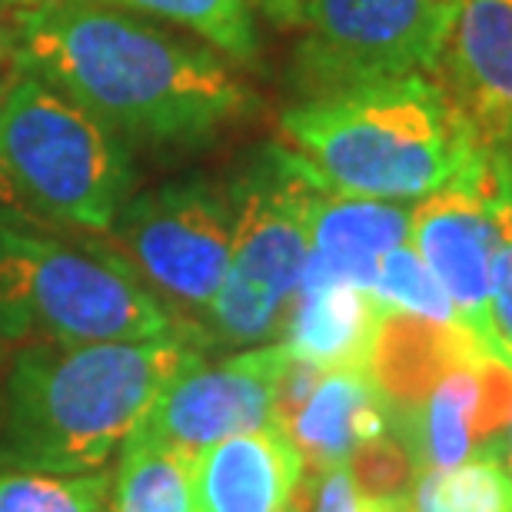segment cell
Wrapping results in <instances>:
<instances>
[{
	"label": "cell",
	"mask_w": 512,
	"mask_h": 512,
	"mask_svg": "<svg viewBox=\"0 0 512 512\" xmlns=\"http://www.w3.org/2000/svg\"><path fill=\"white\" fill-rule=\"evenodd\" d=\"M0 167L17 200L90 233H110L130 200L124 140L37 74L0 94Z\"/></svg>",
	"instance_id": "obj_5"
},
{
	"label": "cell",
	"mask_w": 512,
	"mask_h": 512,
	"mask_svg": "<svg viewBox=\"0 0 512 512\" xmlns=\"http://www.w3.org/2000/svg\"><path fill=\"white\" fill-rule=\"evenodd\" d=\"M193 340L24 343L7 373L0 463L44 473L104 469L180 373Z\"/></svg>",
	"instance_id": "obj_2"
},
{
	"label": "cell",
	"mask_w": 512,
	"mask_h": 512,
	"mask_svg": "<svg viewBox=\"0 0 512 512\" xmlns=\"http://www.w3.org/2000/svg\"><path fill=\"white\" fill-rule=\"evenodd\" d=\"M14 50L120 140L147 147H197L256 104L213 50L104 0H37L14 20Z\"/></svg>",
	"instance_id": "obj_1"
},
{
	"label": "cell",
	"mask_w": 512,
	"mask_h": 512,
	"mask_svg": "<svg viewBox=\"0 0 512 512\" xmlns=\"http://www.w3.org/2000/svg\"><path fill=\"white\" fill-rule=\"evenodd\" d=\"M303 183L306 177L293 150L266 147L233 187L230 263L200 320L207 346L250 350L280 340L310 260Z\"/></svg>",
	"instance_id": "obj_6"
},
{
	"label": "cell",
	"mask_w": 512,
	"mask_h": 512,
	"mask_svg": "<svg viewBox=\"0 0 512 512\" xmlns=\"http://www.w3.org/2000/svg\"><path fill=\"white\" fill-rule=\"evenodd\" d=\"M303 463L316 473L350 466V459L389 433L380 389L360 366L323 370L290 353L276 389V419Z\"/></svg>",
	"instance_id": "obj_11"
},
{
	"label": "cell",
	"mask_w": 512,
	"mask_h": 512,
	"mask_svg": "<svg viewBox=\"0 0 512 512\" xmlns=\"http://www.w3.org/2000/svg\"><path fill=\"white\" fill-rule=\"evenodd\" d=\"M107 237L173 313H190V323L200 333V320L230 263L233 200L227 193L210 183H170L147 190L124 203Z\"/></svg>",
	"instance_id": "obj_8"
},
{
	"label": "cell",
	"mask_w": 512,
	"mask_h": 512,
	"mask_svg": "<svg viewBox=\"0 0 512 512\" xmlns=\"http://www.w3.org/2000/svg\"><path fill=\"white\" fill-rule=\"evenodd\" d=\"M303 466L280 426L227 436L190 456L193 503L197 512H286Z\"/></svg>",
	"instance_id": "obj_13"
},
{
	"label": "cell",
	"mask_w": 512,
	"mask_h": 512,
	"mask_svg": "<svg viewBox=\"0 0 512 512\" xmlns=\"http://www.w3.org/2000/svg\"><path fill=\"white\" fill-rule=\"evenodd\" d=\"M17 203H20L17 193H14V187H10L4 167H0V207H17Z\"/></svg>",
	"instance_id": "obj_24"
},
{
	"label": "cell",
	"mask_w": 512,
	"mask_h": 512,
	"mask_svg": "<svg viewBox=\"0 0 512 512\" xmlns=\"http://www.w3.org/2000/svg\"><path fill=\"white\" fill-rule=\"evenodd\" d=\"M303 170L346 197L416 203L486 167L489 153L436 77L373 80L283 110Z\"/></svg>",
	"instance_id": "obj_3"
},
{
	"label": "cell",
	"mask_w": 512,
	"mask_h": 512,
	"mask_svg": "<svg viewBox=\"0 0 512 512\" xmlns=\"http://www.w3.org/2000/svg\"><path fill=\"white\" fill-rule=\"evenodd\" d=\"M303 177V220L306 237H310V260L336 273L340 280L373 293L380 260L409 240L413 203L346 197V193L320 187L306 170Z\"/></svg>",
	"instance_id": "obj_14"
},
{
	"label": "cell",
	"mask_w": 512,
	"mask_h": 512,
	"mask_svg": "<svg viewBox=\"0 0 512 512\" xmlns=\"http://www.w3.org/2000/svg\"><path fill=\"white\" fill-rule=\"evenodd\" d=\"M286 363L290 350L283 343H263L220 363L190 366L157 396L137 433L190 459L227 436L273 426Z\"/></svg>",
	"instance_id": "obj_10"
},
{
	"label": "cell",
	"mask_w": 512,
	"mask_h": 512,
	"mask_svg": "<svg viewBox=\"0 0 512 512\" xmlns=\"http://www.w3.org/2000/svg\"><path fill=\"white\" fill-rule=\"evenodd\" d=\"M503 463H506V469L512 473V419H509V439H506V459H503Z\"/></svg>",
	"instance_id": "obj_26"
},
{
	"label": "cell",
	"mask_w": 512,
	"mask_h": 512,
	"mask_svg": "<svg viewBox=\"0 0 512 512\" xmlns=\"http://www.w3.org/2000/svg\"><path fill=\"white\" fill-rule=\"evenodd\" d=\"M310 512H403V499L363 493L350 466H333L316 473Z\"/></svg>",
	"instance_id": "obj_22"
},
{
	"label": "cell",
	"mask_w": 512,
	"mask_h": 512,
	"mask_svg": "<svg viewBox=\"0 0 512 512\" xmlns=\"http://www.w3.org/2000/svg\"><path fill=\"white\" fill-rule=\"evenodd\" d=\"M104 4L187 27L233 64L250 67L260 57V34L250 0H104Z\"/></svg>",
	"instance_id": "obj_18"
},
{
	"label": "cell",
	"mask_w": 512,
	"mask_h": 512,
	"mask_svg": "<svg viewBox=\"0 0 512 512\" xmlns=\"http://www.w3.org/2000/svg\"><path fill=\"white\" fill-rule=\"evenodd\" d=\"M489 320L503 356L512 363V160H506V190L496 210V247L489 273Z\"/></svg>",
	"instance_id": "obj_21"
},
{
	"label": "cell",
	"mask_w": 512,
	"mask_h": 512,
	"mask_svg": "<svg viewBox=\"0 0 512 512\" xmlns=\"http://www.w3.org/2000/svg\"><path fill=\"white\" fill-rule=\"evenodd\" d=\"M373 296L389 313L416 316V320L459 330L456 310H453V303H449L446 290L439 286L436 276L429 273V266L419 260V253L413 250L409 240L389 250L380 260V266H376Z\"/></svg>",
	"instance_id": "obj_20"
},
{
	"label": "cell",
	"mask_w": 512,
	"mask_h": 512,
	"mask_svg": "<svg viewBox=\"0 0 512 512\" xmlns=\"http://www.w3.org/2000/svg\"><path fill=\"white\" fill-rule=\"evenodd\" d=\"M453 17L456 0H300L293 84L316 97L373 80L433 77Z\"/></svg>",
	"instance_id": "obj_7"
},
{
	"label": "cell",
	"mask_w": 512,
	"mask_h": 512,
	"mask_svg": "<svg viewBox=\"0 0 512 512\" xmlns=\"http://www.w3.org/2000/svg\"><path fill=\"white\" fill-rule=\"evenodd\" d=\"M0 336L27 343L193 340L183 323L117 250L74 247L0 227Z\"/></svg>",
	"instance_id": "obj_4"
},
{
	"label": "cell",
	"mask_w": 512,
	"mask_h": 512,
	"mask_svg": "<svg viewBox=\"0 0 512 512\" xmlns=\"http://www.w3.org/2000/svg\"><path fill=\"white\" fill-rule=\"evenodd\" d=\"M104 512H197L190 459L133 429L120 446Z\"/></svg>",
	"instance_id": "obj_16"
},
{
	"label": "cell",
	"mask_w": 512,
	"mask_h": 512,
	"mask_svg": "<svg viewBox=\"0 0 512 512\" xmlns=\"http://www.w3.org/2000/svg\"><path fill=\"white\" fill-rule=\"evenodd\" d=\"M10 50H14V30H7V24L0 20V67L10 57Z\"/></svg>",
	"instance_id": "obj_25"
},
{
	"label": "cell",
	"mask_w": 512,
	"mask_h": 512,
	"mask_svg": "<svg viewBox=\"0 0 512 512\" xmlns=\"http://www.w3.org/2000/svg\"><path fill=\"white\" fill-rule=\"evenodd\" d=\"M383 306L373 293L340 280L336 273L323 270L320 263L306 260L300 290L286 313L283 343L293 356L316 363L323 370L333 366H360L366 370L383 323Z\"/></svg>",
	"instance_id": "obj_15"
},
{
	"label": "cell",
	"mask_w": 512,
	"mask_h": 512,
	"mask_svg": "<svg viewBox=\"0 0 512 512\" xmlns=\"http://www.w3.org/2000/svg\"><path fill=\"white\" fill-rule=\"evenodd\" d=\"M276 27H296L300 24V0H253Z\"/></svg>",
	"instance_id": "obj_23"
},
{
	"label": "cell",
	"mask_w": 512,
	"mask_h": 512,
	"mask_svg": "<svg viewBox=\"0 0 512 512\" xmlns=\"http://www.w3.org/2000/svg\"><path fill=\"white\" fill-rule=\"evenodd\" d=\"M403 512H512V473L503 459L419 469L403 496Z\"/></svg>",
	"instance_id": "obj_17"
},
{
	"label": "cell",
	"mask_w": 512,
	"mask_h": 512,
	"mask_svg": "<svg viewBox=\"0 0 512 512\" xmlns=\"http://www.w3.org/2000/svg\"><path fill=\"white\" fill-rule=\"evenodd\" d=\"M433 77L489 157L512 160V0H456Z\"/></svg>",
	"instance_id": "obj_12"
},
{
	"label": "cell",
	"mask_w": 512,
	"mask_h": 512,
	"mask_svg": "<svg viewBox=\"0 0 512 512\" xmlns=\"http://www.w3.org/2000/svg\"><path fill=\"white\" fill-rule=\"evenodd\" d=\"M503 190L506 160L489 157L486 167L456 180L453 187L416 200L409 220V243L446 290L459 330L496 356H503V350L489 320V273H493L496 210Z\"/></svg>",
	"instance_id": "obj_9"
},
{
	"label": "cell",
	"mask_w": 512,
	"mask_h": 512,
	"mask_svg": "<svg viewBox=\"0 0 512 512\" xmlns=\"http://www.w3.org/2000/svg\"><path fill=\"white\" fill-rule=\"evenodd\" d=\"M114 473H44L7 469L0 473V512H104Z\"/></svg>",
	"instance_id": "obj_19"
},
{
	"label": "cell",
	"mask_w": 512,
	"mask_h": 512,
	"mask_svg": "<svg viewBox=\"0 0 512 512\" xmlns=\"http://www.w3.org/2000/svg\"><path fill=\"white\" fill-rule=\"evenodd\" d=\"M4 4H20V0H4Z\"/></svg>",
	"instance_id": "obj_27"
}]
</instances>
